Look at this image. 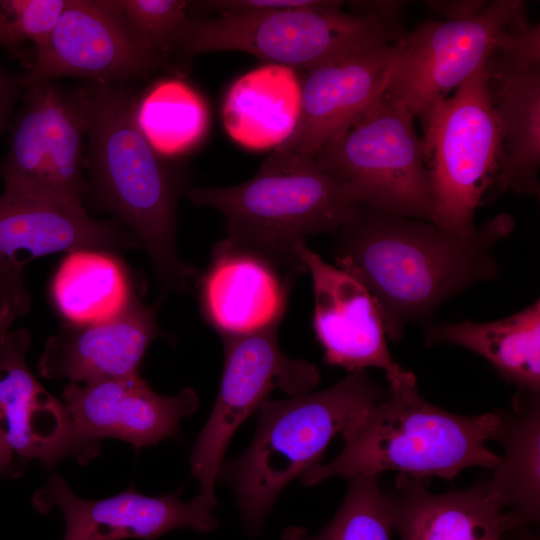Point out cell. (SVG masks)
I'll list each match as a JSON object with an SVG mask.
<instances>
[{
    "label": "cell",
    "mask_w": 540,
    "mask_h": 540,
    "mask_svg": "<svg viewBox=\"0 0 540 540\" xmlns=\"http://www.w3.org/2000/svg\"><path fill=\"white\" fill-rule=\"evenodd\" d=\"M393 522L378 476L349 478L346 496L333 519L308 540H392Z\"/></svg>",
    "instance_id": "cell-28"
},
{
    "label": "cell",
    "mask_w": 540,
    "mask_h": 540,
    "mask_svg": "<svg viewBox=\"0 0 540 540\" xmlns=\"http://www.w3.org/2000/svg\"><path fill=\"white\" fill-rule=\"evenodd\" d=\"M61 401L86 440L99 444L105 438L119 439L136 449L175 437L181 420L199 407L192 388L163 396L140 374L84 385L69 383Z\"/></svg>",
    "instance_id": "cell-19"
},
{
    "label": "cell",
    "mask_w": 540,
    "mask_h": 540,
    "mask_svg": "<svg viewBox=\"0 0 540 540\" xmlns=\"http://www.w3.org/2000/svg\"><path fill=\"white\" fill-rule=\"evenodd\" d=\"M28 329H0V427L20 467L38 460L50 469L73 457L86 464L99 444L82 437L63 402L37 381L26 363Z\"/></svg>",
    "instance_id": "cell-16"
},
{
    "label": "cell",
    "mask_w": 540,
    "mask_h": 540,
    "mask_svg": "<svg viewBox=\"0 0 540 540\" xmlns=\"http://www.w3.org/2000/svg\"><path fill=\"white\" fill-rule=\"evenodd\" d=\"M135 237L116 222L95 220L85 209L38 197L0 196V329L30 308L23 269L33 259L77 249L131 247Z\"/></svg>",
    "instance_id": "cell-12"
},
{
    "label": "cell",
    "mask_w": 540,
    "mask_h": 540,
    "mask_svg": "<svg viewBox=\"0 0 540 540\" xmlns=\"http://www.w3.org/2000/svg\"><path fill=\"white\" fill-rule=\"evenodd\" d=\"M513 228V218L502 213L462 237L430 221L358 205L336 231L332 255L336 267L366 287L387 337L398 341L409 323L467 287L496 278L494 248Z\"/></svg>",
    "instance_id": "cell-1"
},
{
    "label": "cell",
    "mask_w": 540,
    "mask_h": 540,
    "mask_svg": "<svg viewBox=\"0 0 540 540\" xmlns=\"http://www.w3.org/2000/svg\"><path fill=\"white\" fill-rule=\"evenodd\" d=\"M387 394L365 371H354L325 390L263 402L251 444L218 474L237 499L246 531L259 532L281 491L320 464L331 440Z\"/></svg>",
    "instance_id": "cell-5"
},
{
    "label": "cell",
    "mask_w": 540,
    "mask_h": 540,
    "mask_svg": "<svg viewBox=\"0 0 540 540\" xmlns=\"http://www.w3.org/2000/svg\"><path fill=\"white\" fill-rule=\"evenodd\" d=\"M32 504L40 513L61 511L63 540H157L178 528L205 533L218 526L215 506L198 495L186 502L179 492L151 497L129 487L106 499L86 500L56 474L34 493Z\"/></svg>",
    "instance_id": "cell-17"
},
{
    "label": "cell",
    "mask_w": 540,
    "mask_h": 540,
    "mask_svg": "<svg viewBox=\"0 0 540 540\" xmlns=\"http://www.w3.org/2000/svg\"><path fill=\"white\" fill-rule=\"evenodd\" d=\"M300 109L296 70L268 63L231 85L223 100L222 121L229 136L243 147L274 150L292 134Z\"/></svg>",
    "instance_id": "cell-23"
},
{
    "label": "cell",
    "mask_w": 540,
    "mask_h": 540,
    "mask_svg": "<svg viewBox=\"0 0 540 540\" xmlns=\"http://www.w3.org/2000/svg\"><path fill=\"white\" fill-rule=\"evenodd\" d=\"M295 252L311 275L313 329L324 361L349 372L381 369L389 387L416 383L414 374L393 359L381 314L366 287L326 262L305 241L296 245Z\"/></svg>",
    "instance_id": "cell-14"
},
{
    "label": "cell",
    "mask_w": 540,
    "mask_h": 540,
    "mask_svg": "<svg viewBox=\"0 0 540 540\" xmlns=\"http://www.w3.org/2000/svg\"><path fill=\"white\" fill-rule=\"evenodd\" d=\"M427 345L446 343L486 359L518 394L540 396V301L491 322L462 321L430 326Z\"/></svg>",
    "instance_id": "cell-24"
},
{
    "label": "cell",
    "mask_w": 540,
    "mask_h": 540,
    "mask_svg": "<svg viewBox=\"0 0 540 540\" xmlns=\"http://www.w3.org/2000/svg\"><path fill=\"white\" fill-rule=\"evenodd\" d=\"M278 326L239 336H223L224 367L213 409L190 455L198 496L216 506L215 484L234 433L259 410L274 389L290 397L312 392L320 381L318 368L281 350Z\"/></svg>",
    "instance_id": "cell-11"
},
{
    "label": "cell",
    "mask_w": 540,
    "mask_h": 540,
    "mask_svg": "<svg viewBox=\"0 0 540 540\" xmlns=\"http://www.w3.org/2000/svg\"><path fill=\"white\" fill-rule=\"evenodd\" d=\"M514 413L501 412L495 440L503 456L484 482L486 492L506 513L510 530L540 517V396L517 394Z\"/></svg>",
    "instance_id": "cell-25"
},
{
    "label": "cell",
    "mask_w": 540,
    "mask_h": 540,
    "mask_svg": "<svg viewBox=\"0 0 540 540\" xmlns=\"http://www.w3.org/2000/svg\"><path fill=\"white\" fill-rule=\"evenodd\" d=\"M68 0H0V14L15 37L41 50L57 26Z\"/></svg>",
    "instance_id": "cell-30"
},
{
    "label": "cell",
    "mask_w": 540,
    "mask_h": 540,
    "mask_svg": "<svg viewBox=\"0 0 540 540\" xmlns=\"http://www.w3.org/2000/svg\"><path fill=\"white\" fill-rule=\"evenodd\" d=\"M506 531L502 540H539L532 532L527 529V526L517 527Z\"/></svg>",
    "instance_id": "cell-36"
},
{
    "label": "cell",
    "mask_w": 540,
    "mask_h": 540,
    "mask_svg": "<svg viewBox=\"0 0 540 540\" xmlns=\"http://www.w3.org/2000/svg\"><path fill=\"white\" fill-rule=\"evenodd\" d=\"M489 1H426V6L446 20L463 19L479 14Z\"/></svg>",
    "instance_id": "cell-32"
},
{
    "label": "cell",
    "mask_w": 540,
    "mask_h": 540,
    "mask_svg": "<svg viewBox=\"0 0 540 540\" xmlns=\"http://www.w3.org/2000/svg\"><path fill=\"white\" fill-rule=\"evenodd\" d=\"M51 295L73 325H93L119 316L136 295L123 263L109 252L72 250L57 269Z\"/></svg>",
    "instance_id": "cell-26"
},
{
    "label": "cell",
    "mask_w": 540,
    "mask_h": 540,
    "mask_svg": "<svg viewBox=\"0 0 540 540\" xmlns=\"http://www.w3.org/2000/svg\"><path fill=\"white\" fill-rule=\"evenodd\" d=\"M23 92L22 75L10 72L0 61V133L10 126L13 108Z\"/></svg>",
    "instance_id": "cell-31"
},
{
    "label": "cell",
    "mask_w": 540,
    "mask_h": 540,
    "mask_svg": "<svg viewBox=\"0 0 540 540\" xmlns=\"http://www.w3.org/2000/svg\"><path fill=\"white\" fill-rule=\"evenodd\" d=\"M354 12L360 15L375 16L380 19L399 22L403 11V2L401 1H354L351 2Z\"/></svg>",
    "instance_id": "cell-33"
},
{
    "label": "cell",
    "mask_w": 540,
    "mask_h": 540,
    "mask_svg": "<svg viewBox=\"0 0 540 540\" xmlns=\"http://www.w3.org/2000/svg\"><path fill=\"white\" fill-rule=\"evenodd\" d=\"M159 332L156 305H145L135 295L112 320L62 325L45 344L38 362L39 374L78 384L139 374L145 352Z\"/></svg>",
    "instance_id": "cell-20"
},
{
    "label": "cell",
    "mask_w": 540,
    "mask_h": 540,
    "mask_svg": "<svg viewBox=\"0 0 540 540\" xmlns=\"http://www.w3.org/2000/svg\"><path fill=\"white\" fill-rule=\"evenodd\" d=\"M484 67L500 136V165L494 185L502 191L539 196V24L497 50Z\"/></svg>",
    "instance_id": "cell-15"
},
{
    "label": "cell",
    "mask_w": 540,
    "mask_h": 540,
    "mask_svg": "<svg viewBox=\"0 0 540 540\" xmlns=\"http://www.w3.org/2000/svg\"><path fill=\"white\" fill-rule=\"evenodd\" d=\"M501 412L463 416L423 399L416 383L389 387L387 396L361 412L344 429L335 459L300 478L305 486L331 477L378 476L397 471L416 478L452 480L462 470L493 469L500 456L486 446L495 440Z\"/></svg>",
    "instance_id": "cell-3"
},
{
    "label": "cell",
    "mask_w": 540,
    "mask_h": 540,
    "mask_svg": "<svg viewBox=\"0 0 540 540\" xmlns=\"http://www.w3.org/2000/svg\"><path fill=\"white\" fill-rule=\"evenodd\" d=\"M414 123L413 114L384 92L314 159L353 203L429 221V179Z\"/></svg>",
    "instance_id": "cell-8"
},
{
    "label": "cell",
    "mask_w": 540,
    "mask_h": 540,
    "mask_svg": "<svg viewBox=\"0 0 540 540\" xmlns=\"http://www.w3.org/2000/svg\"><path fill=\"white\" fill-rule=\"evenodd\" d=\"M484 66L421 123L431 197L429 221L462 237L476 232V210L495 184L500 165V136Z\"/></svg>",
    "instance_id": "cell-7"
},
{
    "label": "cell",
    "mask_w": 540,
    "mask_h": 540,
    "mask_svg": "<svg viewBox=\"0 0 540 540\" xmlns=\"http://www.w3.org/2000/svg\"><path fill=\"white\" fill-rule=\"evenodd\" d=\"M309 535L303 527H288L282 533V540H308Z\"/></svg>",
    "instance_id": "cell-37"
},
{
    "label": "cell",
    "mask_w": 540,
    "mask_h": 540,
    "mask_svg": "<svg viewBox=\"0 0 540 540\" xmlns=\"http://www.w3.org/2000/svg\"><path fill=\"white\" fill-rule=\"evenodd\" d=\"M88 155L92 191L148 252L161 292L187 290L195 277L176 250L179 181L135 120V97L120 84L89 82Z\"/></svg>",
    "instance_id": "cell-2"
},
{
    "label": "cell",
    "mask_w": 540,
    "mask_h": 540,
    "mask_svg": "<svg viewBox=\"0 0 540 540\" xmlns=\"http://www.w3.org/2000/svg\"><path fill=\"white\" fill-rule=\"evenodd\" d=\"M22 95V109L10 123L8 150L0 161L3 192L85 209V86L69 89L55 81L42 82Z\"/></svg>",
    "instance_id": "cell-9"
},
{
    "label": "cell",
    "mask_w": 540,
    "mask_h": 540,
    "mask_svg": "<svg viewBox=\"0 0 540 540\" xmlns=\"http://www.w3.org/2000/svg\"><path fill=\"white\" fill-rule=\"evenodd\" d=\"M127 24L142 49L160 68L171 67L180 34L190 17L189 1L119 0Z\"/></svg>",
    "instance_id": "cell-29"
},
{
    "label": "cell",
    "mask_w": 540,
    "mask_h": 540,
    "mask_svg": "<svg viewBox=\"0 0 540 540\" xmlns=\"http://www.w3.org/2000/svg\"><path fill=\"white\" fill-rule=\"evenodd\" d=\"M429 479L398 474L385 493L400 540H502L506 513L488 496L484 482L443 494L428 491Z\"/></svg>",
    "instance_id": "cell-22"
},
{
    "label": "cell",
    "mask_w": 540,
    "mask_h": 540,
    "mask_svg": "<svg viewBox=\"0 0 540 540\" xmlns=\"http://www.w3.org/2000/svg\"><path fill=\"white\" fill-rule=\"evenodd\" d=\"M187 195L194 204L223 214L228 245L260 255L296 276L306 271L296 245L309 235L336 232L358 207L314 158L278 150L243 183L192 187Z\"/></svg>",
    "instance_id": "cell-4"
},
{
    "label": "cell",
    "mask_w": 540,
    "mask_h": 540,
    "mask_svg": "<svg viewBox=\"0 0 540 540\" xmlns=\"http://www.w3.org/2000/svg\"><path fill=\"white\" fill-rule=\"evenodd\" d=\"M277 265L222 240L203 276L200 300L206 320L221 336H239L279 325L293 278Z\"/></svg>",
    "instance_id": "cell-21"
},
{
    "label": "cell",
    "mask_w": 540,
    "mask_h": 540,
    "mask_svg": "<svg viewBox=\"0 0 540 540\" xmlns=\"http://www.w3.org/2000/svg\"><path fill=\"white\" fill-rule=\"evenodd\" d=\"M24 470L20 467L6 434L0 427V478L18 477Z\"/></svg>",
    "instance_id": "cell-35"
},
{
    "label": "cell",
    "mask_w": 540,
    "mask_h": 540,
    "mask_svg": "<svg viewBox=\"0 0 540 540\" xmlns=\"http://www.w3.org/2000/svg\"><path fill=\"white\" fill-rule=\"evenodd\" d=\"M0 47L5 48L12 56L18 58L29 69L34 60V53L26 44L20 42L13 34L8 21L0 14Z\"/></svg>",
    "instance_id": "cell-34"
},
{
    "label": "cell",
    "mask_w": 540,
    "mask_h": 540,
    "mask_svg": "<svg viewBox=\"0 0 540 540\" xmlns=\"http://www.w3.org/2000/svg\"><path fill=\"white\" fill-rule=\"evenodd\" d=\"M344 3L311 0L305 6L260 13L190 15L177 53L190 58L208 52H244L305 71L333 58L395 44L406 36L400 22L347 12Z\"/></svg>",
    "instance_id": "cell-6"
},
{
    "label": "cell",
    "mask_w": 540,
    "mask_h": 540,
    "mask_svg": "<svg viewBox=\"0 0 540 540\" xmlns=\"http://www.w3.org/2000/svg\"><path fill=\"white\" fill-rule=\"evenodd\" d=\"M160 69L133 36L119 0H68L45 46L22 75L24 90L63 77L120 84Z\"/></svg>",
    "instance_id": "cell-13"
},
{
    "label": "cell",
    "mask_w": 540,
    "mask_h": 540,
    "mask_svg": "<svg viewBox=\"0 0 540 540\" xmlns=\"http://www.w3.org/2000/svg\"><path fill=\"white\" fill-rule=\"evenodd\" d=\"M403 39L305 70L300 78L298 122L289 138L274 150L314 158L324 146L340 137L384 94Z\"/></svg>",
    "instance_id": "cell-18"
},
{
    "label": "cell",
    "mask_w": 540,
    "mask_h": 540,
    "mask_svg": "<svg viewBox=\"0 0 540 540\" xmlns=\"http://www.w3.org/2000/svg\"><path fill=\"white\" fill-rule=\"evenodd\" d=\"M530 26L521 0L489 1L472 17L423 22L404 37L385 93L422 123L497 50Z\"/></svg>",
    "instance_id": "cell-10"
},
{
    "label": "cell",
    "mask_w": 540,
    "mask_h": 540,
    "mask_svg": "<svg viewBox=\"0 0 540 540\" xmlns=\"http://www.w3.org/2000/svg\"><path fill=\"white\" fill-rule=\"evenodd\" d=\"M135 120L152 148L165 160L197 147L209 126L204 98L178 78L152 84L135 102Z\"/></svg>",
    "instance_id": "cell-27"
}]
</instances>
